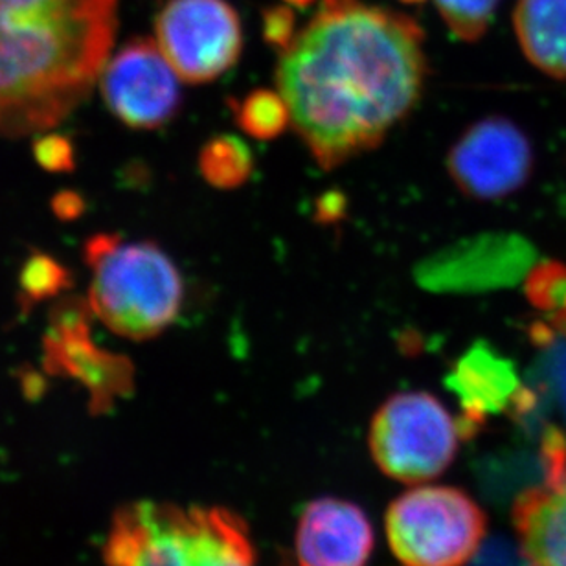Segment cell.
<instances>
[{
    "instance_id": "6da1fadb",
    "label": "cell",
    "mask_w": 566,
    "mask_h": 566,
    "mask_svg": "<svg viewBox=\"0 0 566 566\" xmlns=\"http://www.w3.org/2000/svg\"><path fill=\"white\" fill-rule=\"evenodd\" d=\"M424 77L421 28L359 0H322L276 71L294 133L327 171L376 149L415 111Z\"/></svg>"
},
{
    "instance_id": "7a4b0ae2",
    "label": "cell",
    "mask_w": 566,
    "mask_h": 566,
    "mask_svg": "<svg viewBox=\"0 0 566 566\" xmlns=\"http://www.w3.org/2000/svg\"><path fill=\"white\" fill-rule=\"evenodd\" d=\"M118 0H0V137L41 135L88 98Z\"/></svg>"
},
{
    "instance_id": "3957f363",
    "label": "cell",
    "mask_w": 566,
    "mask_h": 566,
    "mask_svg": "<svg viewBox=\"0 0 566 566\" xmlns=\"http://www.w3.org/2000/svg\"><path fill=\"white\" fill-rule=\"evenodd\" d=\"M109 566H256L245 521L224 507L135 502L122 507L105 543Z\"/></svg>"
},
{
    "instance_id": "277c9868",
    "label": "cell",
    "mask_w": 566,
    "mask_h": 566,
    "mask_svg": "<svg viewBox=\"0 0 566 566\" xmlns=\"http://www.w3.org/2000/svg\"><path fill=\"white\" fill-rule=\"evenodd\" d=\"M83 256L93 271L88 307L111 332L142 343L158 337L179 316L185 283L157 243L96 234Z\"/></svg>"
},
{
    "instance_id": "5b68a950",
    "label": "cell",
    "mask_w": 566,
    "mask_h": 566,
    "mask_svg": "<svg viewBox=\"0 0 566 566\" xmlns=\"http://www.w3.org/2000/svg\"><path fill=\"white\" fill-rule=\"evenodd\" d=\"M387 535L403 566H463L479 554L485 515L457 488L423 485L390 504Z\"/></svg>"
},
{
    "instance_id": "8992f818",
    "label": "cell",
    "mask_w": 566,
    "mask_h": 566,
    "mask_svg": "<svg viewBox=\"0 0 566 566\" xmlns=\"http://www.w3.org/2000/svg\"><path fill=\"white\" fill-rule=\"evenodd\" d=\"M460 421L427 392H401L379 407L370 451L382 473L405 484L436 479L451 465L462 440Z\"/></svg>"
},
{
    "instance_id": "52a82bcc",
    "label": "cell",
    "mask_w": 566,
    "mask_h": 566,
    "mask_svg": "<svg viewBox=\"0 0 566 566\" xmlns=\"http://www.w3.org/2000/svg\"><path fill=\"white\" fill-rule=\"evenodd\" d=\"M158 49L182 82H216L240 60L243 28L227 0H168L155 19Z\"/></svg>"
},
{
    "instance_id": "ba28073f",
    "label": "cell",
    "mask_w": 566,
    "mask_h": 566,
    "mask_svg": "<svg viewBox=\"0 0 566 566\" xmlns=\"http://www.w3.org/2000/svg\"><path fill=\"white\" fill-rule=\"evenodd\" d=\"M99 91L111 115L132 129L151 132L179 115V74L157 41L135 38L105 63Z\"/></svg>"
},
{
    "instance_id": "9c48e42d",
    "label": "cell",
    "mask_w": 566,
    "mask_h": 566,
    "mask_svg": "<svg viewBox=\"0 0 566 566\" xmlns=\"http://www.w3.org/2000/svg\"><path fill=\"white\" fill-rule=\"evenodd\" d=\"M91 316L87 300H61L44 333L43 363L50 374L82 382L91 394L93 409L105 410L116 398L132 392L135 368L124 355L111 354L94 343Z\"/></svg>"
},
{
    "instance_id": "30bf717a",
    "label": "cell",
    "mask_w": 566,
    "mask_h": 566,
    "mask_svg": "<svg viewBox=\"0 0 566 566\" xmlns=\"http://www.w3.org/2000/svg\"><path fill=\"white\" fill-rule=\"evenodd\" d=\"M534 151L521 127L502 116L474 122L447 155V171L463 196L495 201L521 190L532 175Z\"/></svg>"
},
{
    "instance_id": "8fae6325",
    "label": "cell",
    "mask_w": 566,
    "mask_h": 566,
    "mask_svg": "<svg viewBox=\"0 0 566 566\" xmlns=\"http://www.w3.org/2000/svg\"><path fill=\"white\" fill-rule=\"evenodd\" d=\"M543 480L513 506L524 566H566V432L546 424L539 436Z\"/></svg>"
},
{
    "instance_id": "7c38bea8",
    "label": "cell",
    "mask_w": 566,
    "mask_h": 566,
    "mask_svg": "<svg viewBox=\"0 0 566 566\" xmlns=\"http://www.w3.org/2000/svg\"><path fill=\"white\" fill-rule=\"evenodd\" d=\"M535 252L517 235H488L460 243L418 269V280L436 291H476L517 282Z\"/></svg>"
},
{
    "instance_id": "4fadbf2b",
    "label": "cell",
    "mask_w": 566,
    "mask_h": 566,
    "mask_svg": "<svg viewBox=\"0 0 566 566\" xmlns=\"http://www.w3.org/2000/svg\"><path fill=\"white\" fill-rule=\"evenodd\" d=\"M374 552V528L366 513L340 499H316L296 530L300 566H366Z\"/></svg>"
},
{
    "instance_id": "5bb4252c",
    "label": "cell",
    "mask_w": 566,
    "mask_h": 566,
    "mask_svg": "<svg viewBox=\"0 0 566 566\" xmlns=\"http://www.w3.org/2000/svg\"><path fill=\"white\" fill-rule=\"evenodd\" d=\"M446 382L462 405L458 421L463 438L473 436L490 416L513 415L524 390L512 360L484 340L474 343L457 360Z\"/></svg>"
},
{
    "instance_id": "9a60e30c",
    "label": "cell",
    "mask_w": 566,
    "mask_h": 566,
    "mask_svg": "<svg viewBox=\"0 0 566 566\" xmlns=\"http://www.w3.org/2000/svg\"><path fill=\"white\" fill-rule=\"evenodd\" d=\"M513 24L524 55L548 76L566 80V0H518Z\"/></svg>"
},
{
    "instance_id": "2e32d148",
    "label": "cell",
    "mask_w": 566,
    "mask_h": 566,
    "mask_svg": "<svg viewBox=\"0 0 566 566\" xmlns=\"http://www.w3.org/2000/svg\"><path fill=\"white\" fill-rule=\"evenodd\" d=\"M532 340L539 349L535 368L530 374L532 387L546 407L559 409L566 424V326L537 322L532 327Z\"/></svg>"
},
{
    "instance_id": "e0dca14e",
    "label": "cell",
    "mask_w": 566,
    "mask_h": 566,
    "mask_svg": "<svg viewBox=\"0 0 566 566\" xmlns=\"http://www.w3.org/2000/svg\"><path fill=\"white\" fill-rule=\"evenodd\" d=\"M199 174L218 190H235L251 179L254 157L251 147L234 135H218L201 147Z\"/></svg>"
},
{
    "instance_id": "ac0fdd59",
    "label": "cell",
    "mask_w": 566,
    "mask_h": 566,
    "mask_svg": "<svg viewBox=\"0 0 566 566\" xmlns=\"http://www.w3.org/2000/svg\"><path fill=\"white\" fill-rule=\"evenodd\" d=\"M229 105L241 132L256 140H274L291 124V111L280 91L258 88L243 99L229 98Z\"/></svg>"
},
{
    "instance_id": "d6986e66",
    "label": "cell",
    "mask_w": 566,
    "mask_h": 566,
    "mask_svg": "<svg viewBox=\"0 0 566 566\" xmlns=\"http://www.w3.org/2000/svg\"><path fill=\"white\" fill-rule=\"evenodd\" d=\"M72 285V276L65 265L44 252H33L22 263L19 274V296L22 311L32 305L41 304L44 300L54 298L65 293Z\"/></svg>"
},
{
    "instance_id": "ffe728a7",
    "label": "cell",
    "mask_w": 566,
    "mask_h": 566,
    "mask_svg": "<svg viewBox=\"0 0 566 566\" xmlns=\"http://www.w3.org/2000/svg\"><path fill=\"white\" fill-rule=\"evenodd\" d=\"M441 19L458 39L474 43L490 28L501 0H434Z\"/></svg>"
},
{
    "instance_id": "44dd1931",
    "label": "cell",
    "mask_w": 566,
    "mask_h": 566,
    "mask_svg": "<svg viewBox=\"0 0 566 566\" xmlns=\"http://www.w3.org/2000/svg\"><path fill=\"white\" fill-rule=\"evenodd\" d=\"M33 157L41 168L55 174L72 171L76 166L72 142L57 133H41L33 142Z\"/></svg>"
},
{
    "instance_id": "7402d4cb",
    "label": "cell",
    "mask_w": 566,
    "mask_h": 566,
    "mask_svg": "<svg viewBox=\"0 0 566 566\" xmlns=\"http://www.w3.org/2000/svg\"><path fill=\"white\" fill-rule=\"evenodd\" d=\"M296 19L287 6H273L263 11V39L269 46L287 52L296 39Z\"/></svg>"
},
{
    "instance_id": "603a6c76",
    "label": "cell",
    "mask_w": 566,
    "mask_h": 566,
    "mask_svg": "<svg viewBox=\"0 0 566 566\" xmlns=\"http://www.w3.org/2000/svg\"><path fill=\"white\" fill-rule=\"evenodd\" d=\"M523 554L513 551L504 541L495 539L480 546L473 566H524Z\"/></svg>"
},
{
    "instance_id": "cb8c5ba5",
    "label": "cell",
    "mask_w": 566,
    "mask_h": 566,
    "mask_svg": "<svg viewBox=\"0 0 566 566\" xmlns=\"http://www.w3.org/2000/svg\"><path fill=\"white\" fill-rule=\"evenodd\" d=\"M83 208H85V202H83L82 197L77 196L76 191H61L60 196H55L54 201H52V210L63 221L80 218Z\"/></svg>"
},
{
    "instance_id": "d4e9b609",
    "label": "cell",
    "mask_w": 566,
    "mask_h": 566,
    "mask_svg": "<svg viewBox=\"0 0 566 566\" xmlns=\"http://www.w3.org/2000/svg\"><path fill=\"white\" fill-rule=\"evenodd\" d=\"M344 216V197L340 193H327L322 197L316 210V219L322 223H333Z\"/></svg>"
},
{
    "instance_id": "484cf974",
    "label": "cell",
    "mask_w": 566,
    "mask_h": 566,
    "mask_svg": "<svg viewBox=\"0 0 566 566\" xmlns=\"http://www.w3.org/2000/svg\"><path fill=\"white\" fill-rule=\"evenodd\" d=\"M283 2H287V4L296 6V8H307V6L313 4L315 0H283Z\"/></svg>"
},
{
    "instance_id": "4316f807",
    "label": "cell",
    "mask_w": 566,
    "mask_h": 566,
    "mask_svg": "<svg viewBox=\"0 0 566 566\" xmlns=\"http://www.w3.org/2000/svg\"><path fill=\"white\" fill-rule=\"evenodd\" d=\"M401 2H407V4H421L424 0H401Z\"/></svg>"
}]
</instances>
